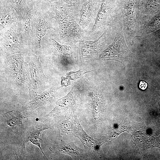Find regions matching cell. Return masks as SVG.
Returning <instances> with one entry per match:
<instances>
[{"instance_id":"6da1fadb","label":"cell","mask_w":160,"mask_h":160,"mask_svg":"<svg viewBox=\"0 0 160 160\" xmlns=\"http://www.w3.org/2000/svg\"><path fill=\"white\" fill-rule=\"evenodd\" d=\"M24 55H13L3 59L4 75L17 93L27 87L30 80L28 65L24 61Z\"/></svg>"},{"instance_id":"7a4b0ae2","label":"cell","mask_w":160,"mask_h":160,"mask_svg":"<svg viewBox=\"0 0 160 160\" xmlns=\"http://www.w3.org/2000/svg\"><path fill=\"white\" fill-rule=\"evenodd\" d=\"M59 25L47 11L39 8L36 5L32 18L28 45L34 54L40 56L42 51L41 40L47 30L52 29L58 32Z\"/></svg>"},{"instance_id":"3957f363","label":"cell","mask_w":160,"mask_h":160,"mask_svg":"<svg viewBox=\"0 0 160 160\" xmlns=\"http://www.w3.org/2000/svg\"><path fill=\"white\" fill-rule=\"evenodd\" d=\"M55 31L52 29L47 30L41 40V54L52 57L64 66L70 65L73 63L76 55V44H63L58 42L54 37Z\"/></svg>"},{"instance_id":"277c9868","label":"cell","mask_w":160,"mask_h":160,"mask_svg":"<svg viewBox=\"0 0 160 160\" xmlns=\"http://www.w3.org/2000/svg\"><path fill=\"white\" fill-rule=\"evenodd\" d=\"M54 125L53 121L45 116L26 127L18 138L17 145L14 148V151L16 156L20 159L24 157L26 145L32 143L37 146L46 157L40 146L41 134L44 130L50 128Z\"/></svg>"},{"instance_id":"5b68a950","label":"cell","mask_w":160,"mask_h":160,"mask_svg":"<svg viewBox=\"0 0 160 160\" xmlns=\"http://www.w3.org/2000/svg\"><path fill=\"white\" fill-rule=\"evenodd\" d=\"M17 22L0 30L1 59L11 55L24 54L26 49H30L28 44L21 38Z\"/></svg>"},{"instance_id":"8992f818","label":"cell","mask_w":160,"mask_h":160,"mask_svg":"<svg viewBox=\"0 0 160 160\" xmlns=\"http://www.w3.org/2000/svg\"><path fill=\"white\" fill-rule=\"evenodd\" d=\"M112 0H103L100 4L94 24L87 37H93L107 28L116 30L119 27V13L115 9Z\"/></svg>"},{"instance_id":"52a82bcc","label":"cell","mask_w":160,"mask_h":160,"mask_svg":"<svg viewBox=\"0 0 160 160\" xmlns=\"http://www.w3.org/2000/svg\"><path fill=\"white\" fill-rule=\"evenodd\" d=\"M116 33L115 30L107 28L101 36L94 41L84 39L79 41L78 48L80 59L83 61L96 59L106 45L114 39Z\"/></svg>"},{"instance_id":"ba28073f","label":"cell","mask_w":160,"mask_h":160,"mask_svg":"<svg viewBox=\"0 0 160 160\" xmlns=\"http://www.w3.org/2000/svg\"><path fill=\"white\" fill-rule=\"evenodd\" d=\"M39 57V55L32 53L28 64L31 79L27 88L31 98L45 89L48 82V79L44 74Z\"/></svg>"},{"instance_id":"9c48e42d","label":"cell","mask_w":160,"mask_h":160,"mask_svg":"<svg viewBox=\"0 0 160 160\" xmlns=\"http://www.w3.org/2000/svg\"><path fill=\"white\" fill-rule=\"evenodd\" d=\"M48 13L59 24L76 20L79 23L81 9L77 5L67 3L63 0L50 3Z\"/></svg>"},{"instance_id":"30bf717a","label":"cell","mask_w":160,"mask_h":160,"mask_svg":"<svg viewBox=\"0 0 160 160\" xmlns=\"http://www.w3.org/2000/svg\"><path fill=\"white\" fill-rule=\"evenodd\" d=\"M119 16L120 23L123 24V32L131 39L135 37L140 30L141 20L140 12L136 10L134 0H129L123 11L119 13Z\"/></svg>"},{"instance_id":"8fae6325","label":"cell","mask_w":160,"mask_h":160,"mask_svg":"<svg viewBox=\"0 0 160 160\" xmlns=\"http://www.w3.org/2000/svg\"><path fill=\"white\" fill-rule=\"evenodd\" d=\"M83 88L82 85L79 83L74 85L66 96L56 101L54 109L46 116L54 121L66 117L75 105Z\"/></svg>"},{"instance_id":"7c38bea8","label":"cell","mask_w":160,"mask_h":160,"mask_svg":"<svg viewBox=\"0 0 160 160\" xmlns=\"http://www.w3.org/2000/svg\"><path fill=\"white\" fill-rule=\"evenodd\" d=\"M58 31L60 42L63 44H76L85 39L88 34V32L83 29L76 20L59 24Z\"/></svg>"},{"instance_id":"4fadbf2b","label":"cell","mask_w":160,"mask_h":160,"mask_svg":"<svg viewBox=\"0 0 160 160\" xmlns=\"http://www.w3.org/2000/svg\"><path fill=\"white\" fill-rule=\"evenodd\" d=\"M100 1V0H88L81 9L79 23L88 33L94 24Z\"/></svg>"},{"instance_id":"5bb4252c","label":"cell","mask_w":160,"mask_h":160,"mask_svg":"<svg viewBox=\"0 0 160 160\" xmlns=\"http://www.w3.org/2000/svg\"><path fill=\"white\" fill-rule=\"evenodd\" d=\"M128 52L123 31L118 29L113 43L102 52L99 57L103 60H116Z\"/></svg>"},{"instance_id":"9a60e30c","label":"cell","mask_w":160,"mask_h":160,"mask_svg":"<svg viewBox=\"0 0 160 160\" xmlns=\"http://www.w3.org/2000/svg\"><path fill=\"white\" fill-rule=\"evenodd\" d=\"M60 87H52L45 90L41 94L36 95L29 101L22 104V108L26 112L31 114L36 108L43 105H48L56 101L57 92Z\"/></svg>"},{"instance_id":"2e32d148","label":"cell","mask_w":160,"mask_h":160,"mask_svg":"<svg viewBox=\"0 0 160 160\" xmlns=\"http://www.w3.org/2000/svg\"><path fill=\"white\" fill-rule=\"evenodd\" d=\"M36 5V0H31L23 15L17 22V27L21 38L27 44L32 19Z\"/></svg>"},{"instance_id":"e0dca14e","label":"cell","mask_w":160,"mask_h":160,"mask_svg":"<svg viewBox=\"0 0 160 160\" xmlns=\"http://www.w3.org/2000/svg\"><path fill=\"white\" fill-rule=\"evenodd\" d=\"M30 115L22 108L20 109H15L2 114L1 122L9 128H13L21 124L23 120L29 118Z\"/></svg>"},{"instance_id":"ac0fdd59","label":"cell","mask_w":160,"mask_h":160,"mask_svg":"<svg viewBox=\"0 0 160 160\" xmlns=\"http://www.w3.org/2000/svg\"><path fill=\"white\" fill-rule=\"evenodd\" d=\"M49 150L54 153H63L68 155L75 158L82 155L83 150L76 146L73 143L62 140L57 144L52 145Z\"/></svg>"},{"instance_id":"d6986e66","label":"cell","mask_w":160,"mask_h":160,"mask_svg":"<svg viewBox=\"0 0 160 160\" xmlns=\"http://www.w3.org/2000/svg\"><path fill=\"white\" fill-rule=\"evenodd\" d=\"M0 30L18 20L17 13L9 6L0 3Z\"/></svg>"},{"instance_id":"ffe728a7","label":"cell","mask_w":160,"mask_h":160,"mask_svg":"<svg viewBox=\"0 0 160 160\" xmlns=\"http://www.w3.org/2000/svg\"><path fill=\"white\" fill-rule=\"evenodd\" d=\"M159 11L160 0H147L145 5L144 9L140 12L141 20L142 18H145L147 20V22Z\"/></svg>"},{"instance_id":"44dd1931","label":"cell","mask_w":160,"mask_h":160,"mask_svg":"<svg viewBox=\"0 0 160 160\" xmlns=\"http://www.w3.org/2000/svg\"><path fill=\"white\" fill-rule=\"evenodd\" d=\"M31 0H0V3L6 4L13 9L20 18L23 15Z\"/></svg>"},{"instance_id":"7402d4cb","label":"cell","mask_w":160,"mask_h":160,"mask_svg":"<svg viewBox=\"0 0 160 160\" xmlns=\"http://www.w3.org/2000/svg\"><path fill=\"white\" fill-rule=\"evenodd\" d=\"M140 30L143 33H149L160 28V11L148 20Z\"/></svg>"},{"instance_id":"603a6c76","label":"cell","mask_w":160,"mask_h":160,"mask_svg":"<svg viewBox=\"0 0 160 160\" xmlns=\"http://www.w3.org/2000/svg\"><path fill=\"white\" fill-rule=\"evenodd\" d=\"M91 71H87L84 70L80 69L76 71H70L66 74V78L69 80H73L75 81L81 77L85 74Z\"/></svg>"},{"instance_id":"cb8c5ba5","label":"cell","mask_w":160,"mask_h":160,"mask_svg":"<svg viewBox=\"0 0 160 160\" xmlns=\"http://www.w3.org/2000/svg\"><path fill=\"white\" fill-rule=\"evenodd\" d=\"M147 83L145 81H140L139 87L142 90H144L145 89L147 88Z\"/></svg>"},{"instance_id":"d4e9b609","label":"cell","mask_w":160,"mask_h":160,"mask_svg":"<svg viewBox=\"0 0 160 160\" xmlns=\"http://www.w3.org/2000/svg\"><path fill=\"white\" fill-rule=\"evenodd\" d=\"M153 35L159 39H160V28L153 32Z\"/></svg>"},{"instance_id":"484cf974","label":"cell","mask_w":160,"mask_h":160,"mask_svg":"<svg viewBox=\"0 0 160 160\" xmlns=\"http://www.w3.org/2000/svg\"><path fill=\"white\" fill-rule=\"evenodd\" d=\"M44 1L49 2L50 3H52L55 1H56L61 0H44Z\"/></svg>"}]
</instances>
